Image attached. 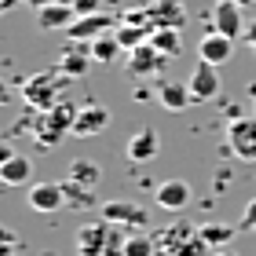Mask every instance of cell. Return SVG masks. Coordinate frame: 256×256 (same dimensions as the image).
<instances>
[{"label":"cell","instance_id":"33","mask_svg":"<svg viewBox=\"0 0 256 256\" xmlns=\"http://www.w3.org/2000/svg\"><path fill=\"white\" fill-rule=\"evenodd\" d=\"M59 4H70V8H74V0H59Z\"/></svg>","mask_w":256,"mask_h":256},{"label":"cell","instance_id":"20","mask_svg":"<svg viewBox=\"0 0 256 256\" xmlns=\"http://www.w3.org/2000/svg\"><path fill=\"white\" fill-rule=\"evenodd\" d=\"M114 37H118V44L124 52H136V48H143V44L154 37V30L150 26H132V22H121L118 30H114Z\"/></svg>","mask_w":256,"mask_h":256},{"label":"cell","instance_id":"8","mask_svg":"<svg viewBox=\"0 0 256 256\" xmlns=\"http://www.w3.org/2000/svg\"><path fill=\"white\" fill-rule=\"evenodd\" d=\"M26 202L33 212H44V216H52V212H59V208L66 205V194H62V183H33L30 194H26Z\"/></svg>","mask_w":256,"mask_h":256},{"label":"cell","instance_id":"15","mask_svg":"<svg viewBox=\"0 0 256 256\" xmlns=\"http://www.w3.org/2000/svg\"><path fill=\"white\" fill-rule=\"evenodd\" d=\"M158 150H161V136L154 132V128H139V132L128 139V161L132 165H150V161L158 158Z\"/></svg>","mask_w":256,"mask_h":256},{"label":"cell","instance_id":"7","mask_svg":"<svg viewBox=\"0 0 256 256\" xmlns=\"http://www.w3.org/2000/svg\"><path fill=\"white\" fill-rule=\"evenodd\" d=\"M106 242H110V224L96 220L77 230V256H106Z\"/></svg>","mask_w":256,"mask_h":256},{"label":"cell","instance_id":"11","mask_svg":"<svg viewBox=\"0 0 256 256\" xmlns=\"http://www.w3.org/2000/svg\"><path fill=\"white\" fill-rule=\"evenodd\" d=\"M154 202L165 212H180V208L190 205V183L187 180H165L154 187Z\"/></svg>","mask_w":256,"mask_h":256},{"label":"cell","instance_id":"4","mask_svg":"<svg viewBox=\"0 0 256 256\" xmlns=\"http://www.w3.org/2000/svg\"><path fill=\"white\" fill-rule=\"evenodd\" d=\"M187 84H190L194 102H216L220 99V66L198 59V66H194V74H190Z\"/></svg>","mask_w":256,"mask_h":256},{"label":"cell","instance_id":"30","mask_svg":"<svg viewBox=\"0 0 256 256\" xmlns=\"http://www.w3.org/2000/svg\"><path fill=\"white\" fill-rule=\"evenodd\" d=\"M26 4H30L33 11H44V8H48V4H59V0H26Z\"/></svg>","mask_w":256,"mask_h":256},{"label":"cell","instance_id":"27","mask_svg":"<svg viewBox=\"0 0 256 256\" xmlns=\"http://www.w3.org/2000/svg\"><path fill=\"white\" fill-rule=\"evenodd\" d=\"M238 230H252L256 234V198L246 205V212H242V220H238Z\"/></svg>","mask_w":256,"mask_h":256},{"label":"cell","instance_id":"12","mask_svg":"<svg viewBox=\"0 0 256 256\" xmlns=\"http://www.w3.org/2000/svg\"><path fill=\"white\" fill-rule=\"evenodd\" d=\"M99 216L106 220L110 227H143L146 224V212L139 205H132V202H102Z\"/></svg>","mask_w":256,"mask_h":256},{"label":"cell","instance_id":"22","mask_svg":"<svg viewBox=\"0 0 256 256\" xmlns=\"http://www.w3.org/2000/svg\"><path fill=\"white\" fill-rule=\"evenodd\" d=\"M124 48L118 44V37L114 33H106V37H99V40H92V59H96L99 66H110V62H118V55Z\"/></svg>","mask_w":256,"mask_h":256},{"label":"cell","instance_id":"21","mask_svg":"<svg viewBox=\"0 0 256 256\" xmlns=\"http://www.w3.org/2000/svg\"><path fill=\"white\" fill-rule=\"evenodd\" d=\"M59 183H62V194H66L70 208H92V205H96V187L77 183V180H59Z\"/></svg>","mask_w":256,"mask_h":256},{"label":"cell","instance_id":"35","mask_svg":"<svg viewBox=\"0 0 256 256\" xmlns=\"http://www.w3.org/2000/svg\"><path fill=\"white\" fill-rule=\"evenodd\" d=\"M212 4H224V0H212Z\"/></svg>","mask_w":256,"mask_h":256},{"label":"cell","instance_id":"10","mask_svg":"<svg viewBox=\"0 0 256 256\" xmlns=\"http://www.w3.org/2000/svg\"><path fill=\"white\" fill-rule=\"evenodd\" d=\"M118 30V22H114L110 15H80L74 26L66 30V37L70 40H99V37H106V33H114Z\"/></svg>","mask_w":256,"mask_h":256},{"label":"cell","instance_id":"28","mask_svg":"<svg viewBox=\"0 0 256 256\" xmlns=\"http://www.w3.org/2000/svg\"><path fill=\"white\" fill-rule=\"evenodd\" d=\"M99 4L102 0H74V11H77V18L80 15H99Z\"/></svg>","mask_w":256,"mask_h":256},{"label":"cell","instance_id":"13","mask_svg":"<svg viewBox=\"0 0 256 256\" xmlns=\"http://www.w3.org/2000/svg\"><path fill=\"white\" fill-rule=\"evenodd\" d=\"M230 55H234V40L224 37V33L208 30L202 40H198V59L202 62H212V66H224Z\"/></svg>","mask_w":256,"mask_h":256},{"label":"cell","instance_id":"9","mask_svg":"<svg viewBox=\"0 0 256 256\" xmlns=\"http://www.w3.org/2000/svg\"><path fill=\"white\" fill-rule=\"evenodd\" d=\"M92 62H96V59H92V44H88V40H74V44L59 55V70H62L70 80L88 77V66H92Z\"/></svg>","mask_w":256,"mask_h":256},{"label":"cell","instance_id":"23","mask_svg":"<svg viewBox=\"0 0 256 256\" xmlns=\"http://www.w3.org/2000/svg\"><path fill=\"white\" fill-rule=\"evenodd\" d=\"M66 180H77V183H88V187H99V180H102V168L96 165V161H84V158H77L74 165H70Z\"/></svg>","mask_w":256,"mask_h":256},{"label":"cell","instance_id":"26","mask_svg":"<svg viewBox=\"0 0 256 256\" xmlns=\"http://www.w3.org/2000/svg\"><path fill=\"white\" fill-rule=\"evenodd\" d=\"M124 256H158V242L146 234H132L124 246Z\"/></svg>","mask_w":256,"mask_h":256},{"label":"cell","instance_id":"3","mask_svg":"<svg viewBox=\"0 0 256 256\" xmlns=\"http://www.w3.org/2000/svg\"><path fill=\"white\" fill-rule=\"evenodd\" d=\"M227 146L234 150V158L256 161V114H249V118H234L227 124Z\"/></svg>","mask_w":256,"mask_h":256},{"label":"cell","instance_id":"14","mask_svg":"<svg viewBox=\"0 0 256 256\" xmlns=\"http://www.w3.org/2000/svg\"><path fill=\"white\" fill-rule=\"evenodd\" d=\"M106 124H110V110L99 106V102H88V106H80L77 121H74V136L77 139L99 136V132H106Z\"/></svg>","mask_w":256,"mask_h":256},{"label":"cell","instance_id":"31","mask_svg":"<svg viewBox=\"0 0 256 256\" xmlns=\"http://www.w3.org/2000/svg\"><path fill=\"white\" fill-rule=\"evenodd\" d=\"M212 256H238V252H234V249H216Z\"/></svg>","mask_w":256,"mask_h":256},{"label":"cell","instance_id":"2","mask_svg":"<svg viewBox=\"0 0 256 256\" xmlns=\"http://www.w3.org/2000/svg\"><path fill=\"white\" fill-rule=\"evenodd\" d=\"M62 80H70L59 66L55 70H44V74H37V77H30L26 84H22V99H26V106H33L37 114H44V110H52L59 99H66L62 96Z\"/></svg>","mask_w":256,"mask_h":256},{"label":"cell","instance_id":"32","mask_svg":"<svg viewBox=\"0 0 256 256\" xmlns=\"http://www.w3.org/2000/svg\"><path fill=\"white\" fill-rule=\"evenodd\" d=\"M234 4H238V8H252V4H256V0H234Z\"/></svg>","mask_w":256,"mask_h":256},{"label":"cell","instance_id":"5","mask_svg":"<svg viewBox=\"0 0 256 256\" xmlns=\"http://www.w3.org/2000/svg\"><path fill=\"white\" fill-rule=\"evenodd\" d=\"M150 30H183L187 26V8L180 0H150Z\"/></svg>","mask_w":256,"mask_h":256},{"label":"cell","instance_id":"1","mask_svg":"<svg viewBox=\"0 0 256 256\" xmlns=\"http://www.w3.org/2000/svg\"><path fill=\"white\" fill-rule=\"evenodd\" d=\"M80 106H74L70 99H59L52 110L37 114V121H33V139H37V146H59L66 136H74V121H77Z\"/></svg>","mask_w":256,"mask_h":256},{"label":"cell","instance_id":"19","mask_svg":"<svg viewBox=\"0 0 256 256\" xmlns=\"http://www.w3.org/2000/svg\"><path fill=\"white\" fill-rule=\"evenodd\" d=\"M30 176H33V161L22 158V154H15L11 161L0 165V180H4L8 187H22V183H30Z\"/></svg>","mask_w":256,"mask_h":256},{"label":"cell","instance_id":"25","mask_svg":"<svg viewBox=\"0 0 256 256\" xmlns=\"http://www.w3.org/2000/svg\"><path fill=\"white\" fill-rule=\"evenodd\" d=\"M198 234H202L205 246H212V249H224L230 238H234V227H224V224H205V227H198Z\"/></svg>","mask_w":256,"mask_h":256},{"label":"cell","instance_id":"6","mask_svg":"<svg viewBox=\"0 0 256 256\" xmlns=\"http://www.w3.org/2000/svg\"><path fill=\"white\" fill-rule=\"evenodd\" d=\"M242 11L246 8H238L234 0H224V4H216L212 8V30L216 33H224V37L230 40H238V37H246V18H242Z\"/></svg>","mask_w":256,"mask_h":256},{"label":"cell","instance_id":"17","mask_svg":"<svg viewBox=\"0 0 256 256\" xmlns=\"http://www.w3.org/2000/svg\"><path fill=\"white\" fill-rule=\"evenodd\" d=\"M158 102L165 110L172 114H180V110H187L194 96H190V84H180V80H161V88H158Z\"/></svg>","mask_w":256,"mask_h":256},{"label":"cell","instance_id":"18","mask_svg":"<svg viewBox=\"0 0 256 256\" xmlns=\"http://www.w3.org/2000/svg\"><path fill=\"white\" fill-rule=\"evenodd\" d=\"M77 22V11L70 8V4H48L44 11H37V26L40 30H70Z\"/></svg>","mask_w":256,"mask_h":256},{"label":"cell","instance_id":"29","mask_svg":"<svg viewBox=\"0 0 256 256\" xmlns=\"http://www.w3.org/2000/svg\"><path fill=\"white\" fill-rule=\"evenodd\" d=\"M246 40H249V48L256 52V18L249 22V30H246Z\"/></svg>","mask_w":256,"mask_h":256},{"label":"cell","instance_id":"16","mask_svg":"<svg viewBox=\"0 0 256 256\" xmlns=\"http://www.w3.org/2000/svg\"><path fill=\"white\" fill-rule=\"evenodd\" d=\"M168 62V55H161L154 44H143V48H136V52H128V70H132L136 77H146V74H161Z\"/></svg>","mask_w":256,"mask_h":256},{"label":"cell","instance_id":"34","mask_svg":"<svg viewBox=\"0 0 256 256\" xmlns=\"http://www.w3.org/2000/svg\"><path fill=\"white\" fill-rule=\"evenodd\" d=\"M252 114H256V99H252Z\"/></svg>","mask_w":256,"mask_h":256},{"label":"cell","instance_id":"24","mask_svg":"<svg viewBox=\"0 0 256 256\" xmlns=\"http://www.w3.org/2000/svg\"><path fill=\"white\" fill-rule=\"evenodd\" d=\"M150 44H154L161 55H168V59H176V55L183 52V37H180V30H154Z\"/></svg>","mask_w":256,"mask_h":256}]
</instances>
